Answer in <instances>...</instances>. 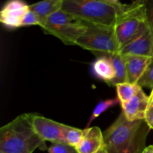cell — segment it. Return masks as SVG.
Listing matches in <instances>:
<instances>
[{"label":"cell","mask_w":153,"mask_h":153,"mask_svg":"<svg viewBox=\"0 0 153 153\" xmlns=\"http://www.w3.org/2000/svg\"><path fill=\"white\" fill-rule=\"evenodd\" d=\"M134 4L117 0H64L61 9L87 25L114 28Z\"/></svg>","instance_id":"obj_1"},{"label":"cell","mask_w":153,"mask_h":153,"mask_svg":"<svg viewBox=\"0 0 153 153\" xmlns=\"http://www.w3.org/2000/svg\"><path fill=\"white\" fill-rule=\"evenodd\" d=\"M150 128L145 120L129 121L121 112L103 132L109 153H143Z\"/></svg>","instance_id":"obj_2"},{"label":"cell","mask_w":153,"mask_h":153,"mask_svg":"<svg viewBox=\"0 0 153 153\" xmlns=\"http://www.w3.org/2000/svg\"><path fill=\"white\" fill-rule=\"evenodd\" d=\"M46 142L34 130L28 114H22L0 128V151L4 153H33L46 149Z\"/></svg>","instance_id":"obj_3"},{"label":"cell","mask_w":153,"mask_h":153,"mask_svg":"<svg viewBox=\"0 0 153 153\" xmlns=\"http://www.w3.org/2000/svg\"><path fill=\"white\" fill-rule=\"evenodd\" d=\"M43 31L59 39L65 45H76L88 27L85 22L61 9L40 25Z\"/></svg>","instance_id":"obj_4"},{"label":"cell","mask_w":153,"mask_h":153,"mask_svg":"<svg viewBox=\"0 0 153 153\" xmlns=\"http://www.w3.org/2000/svg\"><path fill=\"white\" fill-rule=\"evenodd\" d=\"M76 46L99 57H111L120 53L114 28L88 25L86 31L78 39Z\"/></svg>","instance_id":"obj_5"},{"label":"cell","mask_w":153,"mask_h":153,"mask_svg":"<svg viewBox=\"0 0 153 153\" xmlns=\"http://www.w3.org/2000/svg\"><path fill=\"white\" fill-rule=\"evenodd\" d=\"M149 27L146 1H134L132 8L120 19L114 27L120 51L143 34Z\"/></svg>","instance_id":"obj_6"},{"label":"cell","mask_w":153,"mask_h":153,"mask_svg":"<svg viewBox=\"0 0 153 153\" xmlns=\"http://www.w3.org/2000/svg\"><path fill=\"white\" fill-rule=\"evenodd\" d=\"M30 120L37 134L46 141L54 143H65V125L37 114H28Z\"/></svg>","instance_id":"obj_7"},{"label":"cell","mask_w":153,"mask_h":153,"mask_svg":"<svg viewBox=\"0 0 153 153\" xmlns=\"http://www.w3.org/2000/svg\"><path fill=\"white\" fill-rule=\"evenodd\" d=\"M29 5L21 0H11L4 4L0 11V22L9 29L22 27L24 16Z\"/></svg>","instance_id":"obj_8"},{"label":"cell","mask_w":153,"mask_h":153,"mask_svg":"<svg viewBox=\"0 0 153 153\" xmlns=\"http://www.w3.org/2000/svg\"><path fill=\"white\" fill-rule=\"evenodd\" d=\"M120 54L122 56L137 55L153 58V31L150 25L143 34L126 45Z\"/></svg>","instance_id":"obj_9"},{"label":"cell","mask_w":153,"mask_h":153,"mask_svg":"<svg viewBox=\"0 0 153 153\" xmlns=\"http://www.w3.org/2000/svg\"><path fill=\"white\" fill-rule=\"evenodd\" d=\"M149 103V97L141 88L129 101L121 105L122 112L129 121L144 120Z\"/></svg>","instance_id":"obj_10"},{"label":"cell","mask_w":153,"mask_h":153,"mask_svg":"<svg viewBox=\"0 0 153 153\" xmlns=\"http://www.w3.org/2000/svg\"><path fill=\"white\" fill-rule=\"evenodd\" d=\"M105 146L104 135L97 126L84 129L82 141L76 148L78 153H97Z\"/></svg>","instance_id":"obj_11"},{"label":"cell","mask_w":153,"mask_h":153,"mask_svg":"<svg viewBox=\"0 0 153 153\" xmlns=\"http://www.w3.org/2000/svg\"><path fill=\"white\" fill-rule=\"evenodd\" d=\"M123 57L126 68L127 82L137 84L152 61V58L137 55H126Z\"/></svg>","instance_id":"obj_12"},{"label":"cell","mask_w":153,"mask_h":153,"mask_svg":"<svg viewBox=\"0 0 153 153\" xmlns=\"http://www.w3.org/2000/svg\"><path fill=\"white\" fill-rule=\"evenodd\" d=\"M92 70L95 76L108 85L114 79L116 73L110 57H99L92 64Z\"/></svg>","instance_id":"obj_13"},{"label":"cell","mask_w":153,"mask_h":153,"mask_svg":"<svg viewBox=\"0 0 153 153\" xmlns=\"http://www.w3.org/2000/svg\"><path fill=\"white\" fill-rule=\"evenodd\" d=\"M63 1L64 0H45L30 4L29 7L39 17L40 25L49 16L62 8Z\"/></svg>","instance_id":"obj_14"},{"label":"cell","mask_w":153,"mask_h":153,"mask_svg":"<svg viewBox=\"0 0 153 153\" xmlns=\"http://www.w3.org/2000/svg\"><path fill=\"white\" fill-rule=\"evenodd\" d=\"M111 59L112 63L115 69V76L114 79L109 84L111 86H117V85L124 82H127L126 76V64L124 58L120 53L110 57Z\"/></svg>","instance_id":"obj_15"},{"label":"cell","mask_w":153,"mask_h":153,"mask_svg":"<svg viewBox=\"0 0 153 153\" xmlns=\"http://www.w3.org/2000/svg\"><path fill=\"white\" fill-rule=\"evenodd\" d=\"M116 88L117 98L120 102V105H123L134 97L142 88H140L137 84L124 82L117 85Z\"/></svg>","instance_id":"obj_16"},{"label":"cell","mask_w":153,"mask_h":153,"mask_svg":"<svg viewBox=\"0 0 153 153\" xmlns=\"http://www.w3.org/2000/svg\"><path fill=\"white\" fill-rule=\"evenodd\" d=\"M84 130L65 125L64 127V139L65 143L74 148H77L82 141Z\"/></svg>","instance_id":"obj_17"},{"label":"cell","mask_w":153,"mask_h":153,"mask_svg":"<svg viewBox=\"0 0 153 153\" xmlns=\"http://www.w3.org/2000/svg\"><path fill=\"white\" fill-rule=\"evenodd\" d=\"M118 104H120V102L118 100L117 97V98L109 99V100L100 101V102L96 105V107L94 108V111H93L92 112V114H91L89 121H88V124H87V126H89L91 124V123H92L94 120L97 119L98 117H100L102 114L105 112L106 111L110 109L111 108L117 105Z\"/></svg>","instance_id":"obj_18"},{"label":"cell","mask_w":153,"mask_h":153,"mask_svg":"<svg viewBox=\"0 0 153 153\" xmlns=\"http://www.w3.org/2000/svg\"><path fill=\"white\" fill-rule=\"evenodd\" d=\"M137 84L140 88L153 89V58Z\"/></svg>","instance_id":"obj_19"},{"label":"cell","mask_w":153,"mask_h":153,"mask_svg":"<svg viewBox=\"0 0 153 153\" xmlns=\"http://www.w3.org/2000/svg\"><path fill=\"white\" fill-rule=\"evenodd\" d=\"M49 153H78L76 148L64 143H54L47 149Z\"/></svg>","instance_id":"obj_20"},{"label":"cell","mask_w":153,"mask_h":153,"mask_svg":"<svg viewBox=\"0 0 153 153\" xmlns=\"http://www.w3.org/2000/svg\"><path fill=\"white\" fill-rule=\"evenodd\" d=\"M30 25H40V19L34 11L30 9L24 16L22 20V26H30Z\"/></svg>","instance_id":"obj_21"},{"label":"cell","mask_w":153,"mask_h":153,"mask_svg":"<svg viewBox=\"0 0 153 153\" xmlns=\"http://www.w3.org/2000/svg\"><path fill=\"white\" fill-rule=\"evenodd\" d=\"M145 121L148 126H149L150 129H153V102H149V105L146 109V114H145Z\"/></svg>","instance_id":"obj_22"},{"label":"cell","mask_w":153,"mask_h":153,"mask_svg":"<svg viewBox=\"0 0 153 153\" xmlns=\"http://www.w3.org/2000/svg\"><path fill=\"white\" fill-rule=\"evenodd\" d=\"M146 2L148 21L153 31V1H146Z\"/></svg>","instance_id":"obj_23"},{"label":"cell","mask_w":153,"mask_h":153,"mask_svg":"<svg viewBox=\"0 0 153 153\" xmlns=\"http://www.w3.org/2000/svg\"><path fill=\"white\" fill-rule=\"evenodd\" d=\"M143 153H153V145L146 146Z\"/></svg>","instance_id":"obj_24"},{"label":"cell","mask_w":153,"mask_h":153,"mask_svg":"<svg viewBox=\"0 0 153 153\" xmlns=\"http://www.w3.org/2000/svg\"><path fill=\"white\" fill-rule=\"evenodd\" d=\"M97 153H109V152H108V151L107 150V149H106L105 146H104L101 149H100V151H99L98 152H97Z\"/></svg>","instance_id":"obj_25"},{"label":"cell","mask_w":153,"mask_h":153,"mask_svg":"<svg viewBox=\"0 0 153 153\" xmlns=\"http://www.w3.org/2000/svg\"><path fill=\"white\" fill-rule=\"evenodd\" d=\"M149 102H153V89L152 90V92H151L150 96H149Z\"/></svg>","instance_id":"obj_26"},{"label":"cell","mask_w":153,"mask_h":153,"mask_svg":"<svg viewBox=\"0 0 153 153\" xmlns=\"http://www.w3.org/2000/svg\"><path fill=\"white\" fill-rule=\"evenodd\" d=\"M0 153H4V152H1V151H0Z\"/></svg>","instance_id":"obj_27"}]
</instances>
